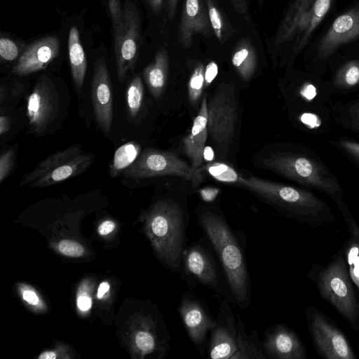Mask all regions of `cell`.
Here are the masks:
<instances>
[{"instance_id":"cell-48","label":"cell","mask_w":359,"mask_h":359,"mask_svg":"<svg viewBox=\"0 0 359 359\" xmlns=\"http://www.w3.org/2000/svg\"><path fill=\"white\" fill-rule=\"evenodd\" d=\"M57 355L55 353L47 351L45 353H43L39 356V359H55L56 358Z\"/></svg>"},{"instance_id":"cell-45","label":"cell","mask_w":359,"mask_h":359,"mask_svg":"<svg viewBox=\"0 0 359 359\" xmlns=\"http://www.w3.org/2000/svg\"><path fill=\"white\" fill-rule=\"evenodd\" d=\"M168 1V13L170 19L174 18L178 0H167Z\"/></svg>"},{"instance_id":"cell-18","label":"cell","mask_w":359,"mask_h":359,"mask_svg":"<svg viewBox=\"0 0 359 359\" xmlns=\"http://www.w3.org/2000/svg\"><path fill=\"white\" fill-rule=\"evenodd\" d=\"M58 39L48 36L31 43L25 50L13 66L12 72L18 76H26L41 71L58 55Z\"/></svg>"},{"instance_id":"cell-30","label":"cell","mask_w":359,"mask_h":359,"mask_svg":"<svg viewBox=\"0 0 359 359\" xmlns=\"http://www.w3.org/2000/svg\"><path fill=\"white\" fill-rule=\"evenodd\" d=\"M144 86L140 76H134L128 86L126 100L128 115L134 118L138 114L142 104Z\"/></svg>"},{"instance_id":"cell-35","label":"cell","mask_w":359,"mask_h":359,"mask_svg":"<svg viewBox=\"0 0 359 359\" xmlns=\"http://www.w3.org/2000/svg\"><path fill=\"white\" fill-rule=\"evenodd\" d=\"M208 14L211 27L219 40L222 38L223 21L217 6L212 0H206Z\"/></svg>"},{"instance_id":"cell-20","label":"cell","mask_w":359,"mask_h":359,"mask_svg":"<svg viewBox=\"0 0 359 359\" xmlns=\"http://www.w3.org/2000/svg\"><path fill=\"white\" fill-rule=\"evenodd\" d=\"M208 102L205 95L201 101L199 111L194 118L190 133L183 138L184 152L191 161V165L198 169L204 159L205 144L208 137Z\"/></svg>"},{"instance_id":"cell-7","label":"cell","mask_w":359,"mask_h":359,"mask_svg":"<svg viewBox=\"0 0 359 359\" xmlns=\"http://www.w3.org/2000/svg\"><path fill=\"white\" fill-rule=\"evenodd\" d=\"M350 278L344 258L339 257L320 272L317 283L323 298L355 328L359 309Z\"/></svg>"},{"instance_id":"cell-49","label":"cell","mask_w":359,"mask_h":359,"mask_svg":"<svg viewBox=\"0 0 359 359\" xmlns=\"http://www.w3.org/2000/svg\"><path fill=\"white\" fill-rule=\"evenodd\" d=\"M212 152V150H211V148L210 149L209 147H207L206 149H204V154H203V156H204V158L210 161L212 159V156H213V154H210Z\"/></svg>"},{"instance_id":"cell-44","label":"cell","mask_w":359,"mask_h":359,"mask_svg":"<svg viewBox=\"0 0 359 359\" xmlns=\"http://www.w3.org/2000/svg\"><path fill=\"white\" fill-rule=\"evenodd\" d=\"M10 129V122L7 116L1 115L0 116V135H3Z\"/></svg>"},{"instance_id":"cell-1","label":"cell","mask_w":359,"mask_h":359,"mask_svg":"<svg viewBox=\"0 0 359 359\" xmlns=\"http://www.w3.org/2000/svg\"><path fill=\"white\" fill-rule=\"evenodd\" d=\"M197 219L219 259L236 304L246 309L251 299L250 278L244 250L236 235L223 215L215 210H201Z\"/></svg>"},{"instance_id":"cell-24","label":"cell","mask_w":359,"mask_h":359,"mask_svg":"<svg viewBox=\"0 0 359 359\" xmlns=\"http://www.w3.org/2000/svg\"><path fill=\"white\" fill-rule=\"evenodd\" d=\"M237 318L236 351L232 359H266L262 344L257 332L252 330L250 334L246 332L244 323L238 314Z\"/></svg>"},{"instance_id":"cell-15","label":"cell","mask_w":359,"mask_h":359,"mask_svg":"<svg viewBox=\"0 0 359 359\" xmlns=\"http://www.w3.org/2000/svg\"><path fill=\"white\" fill-rule=\"evenodd\" d=\"M187 280L214 289L218 283V273L215 259L201 243H194L186 248L182 269ZM181 272V273H182Z\"/></svg>"},{"instance_id":"cell-39","label":"cell","mask_w":359,"mask_h":359,"mask_svg":"<svg viewBox=\"0 0 359 359\" xmlns=\"http://www.w3.org/2000/svg\"><path fill=\"white\" fill-rule=\"evenodd\" d=\"M217 74V65L214 62H210L205 68V87H208Z\"/></svg>"},{"instance_id":"cell-17","label":"cell","mask_w":359,"mask_h":359,"mask_svg":"<svg viewBox=\"0 0 359 359\" xmlns=\"http://www.w3.org/2000/svg\"><path fill=\"white\" fill-rule=\"evenodd\" d=\"M267 358L273 359H304L306 350L297 334L284 324L268 327L262 341Z\"/></svg>"},{"instance_id":"cell-38","label":"cell","mask_w":359,"mask_h":359,"mask_svg":"<svg viewBox=\"0 0 359 359\" xmlns=\"http://www.w3.org/2000/svg\"><path fill=\"white\" fill-rule=\"evenodd\" d=\"M18 48L13 40L3 37L0 39V55L2 59L13 60L18 57Z\"/></svg>"},{"instance_id":"cell-19","label":"cell","mask_w":359,"mask_h":359,"mask_svg":"<svg viewBox=\"0 0 359 359\" xmlns=\"http://www.w3.org/2000/svg\"><path fill=\"white\" fill-rule=\"evenodd\" d=\"M210 25L202 0H185L179 27V41L189 47L196 34L210 35Z\"/></svg>"},{"instance_id":"cell-34","label":"cell","mask_w":359,"mask_h":359,"mask_svg":"<svg viewBox=\"0 0 359 359\" xmlns=\"http://www.w3.org/2000/svg\"><path fill=\"white\" fill-rule=\"evenodd\" d=\"M207 170L213 177L222 182H238L239 177L233 168L224 163H216L208 165Z\"/></svg>"},{"instance_id":"cell-3","label":"cell","mask_w":359,"mask_h":359,"mask_svg":"<svg viewBox=\"0 0 359 359\" xmlns=\"http://www.w3.org/2000/svg\"><path fill=\"white\" fill-rule=\"evenodd\" d=\"M264 165L297 183L320 191L337 207L344 204L343 191L337 176L311 149L279 153L266 159Z\"/></svg>"},{"instance_id":"cell-36","label":"cell","mask_w":359,"mask_h":359,"mask_svg":"<svg viewBox=\"0 0 359 359\" xmlns=\"http://www.w3.org/2000/svg\"><path fill=\"white\" fill-rule=\"evenodd\" d=\"M15 150L9 149L1 154L0 156V183L8 177L11 173L15 162Z\"/></svg>"},{"instance_id":"cell-40","label":"cell","mask_w":359,"mask_h":359,"mask_svg":"<svg viewBox=\"0 0 359 359\" xmlns=\"http://www.w3.org/2000/svg\"><path fill=\"white\" fill-rule=\"evenodd\" d=\"M115 227V224L111 221H105L102 222L99 228H98V232L100 235H107L109 233H111Z\"/></svg>"},{"instance_id":"cell-31","label":"cell","mask_w":359,"mask_h":359,"mask_svg":"<svg viewBox=\"0 0 359 359\" xmlns=\"http://www.w3.org/2000/svg\"><path fill=\"white\" fill-rule=\"evenodd\" d=\"M346 256L351 279L359 291V236L351 237L346 249Z\"/></svg>"},{"instance_id":"cell-22","label":"cell","mask_w":359,"mask_h":359,"mask_svg":"<svg viewBox=\"0 0 359 359\" xmlns=\"http://www.w3.org/2000/svg\"><path fill=\"white\" fill-rule=\"evenodd\" d=\"M168 73V57L165 49L156 53L154 60L143 71L148 88L156 100H158L165 86Z\"/></svg>"},{"instance_id":"cell-33","label":"cell","mask_w":359,"mask_h":359,"mask_svg":"<svg viewBox=\"0 0 359 359\" xmlns=\"http://www.w3.org/2000/svg\"><path fill=\"white\" fill-rule=\"evenodd\" d=\"M334 144L359 168V142L346 137H340L334 141Z\"/></svg>"},{"instance_id":"cell-10","label":"cell","mask_w":359,"mask_h":359,"mask_svg":"<svg viewBox=\"0 0 359 359\" xmlns=\"http://www.w3.org/2000/svg\"><path fill=\"white\" fill-rule=\"evenodd\" d=\"M309 332L318 353L325 359H355L347 339L320 311L308 308Z\"/></svg>"},{"instance_id":"cell-27","label":"cell","mask_w":359,"mask_h":359,"mask_svg":"<svg viewBox=\"0 0 359 359\" xmlns=\"http://www.w3.org/2000/svg\"><path fill=\"white\" fill-rule=\"evenodd\" d=\"M231 62L241 77L245 81L249 80L257 66V57L252 46L243 41L233 55Z\"/></svg>"},{"instance_id":"cell-41","label":"cell","mask_w":359,"mask_h":359,"mask_svg":"<svg viewBox=\"0 0 359 359\" xmlns=\"http://www.w3.org/2000/svg\"><path fill=\"white\" fill-rule=\"evenodd\" d=\"M22 298L30 304L35 305L39 302V298L36 293L32 290H25L22 293Z\"/></svg>"},{"instance_id":"cell-42","label":"cell","mask_w":359,"mask_h":359,"mask_svg":"<svg viewBox=\"0 0 359 359\" xmlns=\"http://www.w3.org/2000/svg\"><path fill=\"white\" fill-rule=\"evenodd\" d=\"M78 306L82 311H86L91 306V300L87 295H81L78 299Z\"/></svg>"},{"instance_id":"cell-8","label":"cell","mask_w":359,"mask_h":359,"mask_svg":"<svg viewBox=\"0 0 359 359\" xmlns=\"http://www.w3.org/2000/svg\"><path fill=\"white\" fill-rule=\"evenodd\" d=\"M237 104L232 83H221L208 103V133L219 157L226 156L237 121Z\"/></svg>"},{"instance_id":"cell-6","label":"cell","mask_w":359,"mask_h":359,"mask_svg":"<svg viewBox=\"0 0 359 359\" xmlns=\"http://www.w3.org/2000/svg\"><path fill=\"white\" fill-rule=\"evenodd\" d=\"M94 161V156L81 146L72 145L57 151L41 161L25 175L20 185L43 187L54 185L86 172Z\"/></svg>"},{"instance_id":"cell-23","label":"cell","mask_w":359,"mask_h":359,"mask_svg":"<svg viewBox=\"0 0 359 359\" xmlns=\"http://www.w3.org/2000/svg\"><path fill=\"white\" fill-rule=\"evenodd\" d=\"M68 48L72 79L76 90L80 91L86 76L87 60L76 26H72L69 29Z\"/></svg>"},{"instance_id":"cell-47","label":"cell","mask_w":359,"mask_h":359,"mask_svg":"<svg viewBox=\"0 0 359 359\" xmlns=\"http://www.w3.org/2000/svg\"><path fill=\"white\" fill-rule=\"evenodd\" d=\"M109 289V285L107 282H102L97 290V297L98 299H101L103 295L107 292Z\"/></svg>"},{"instance_id":"cell-43","label":"cell","mask_w":359,"mask_h":359,"mask_svg":"<svg viewBox=\"0 0 359 359\" xmlns=\"http://www.w3.org/2000/svg\"><path fill=\"white\" fill-rule=\"evenodd\" d=\"M236 10L241 13L245 14L247 12L246 0H231Z\"/></svg>"},{"instance_id":"cell-13","label":"cell","mask_w":359,"mask_h":359,"mask_svg":"<svg viewBox=\"0 0 359 359\" xmlns=\"http://www.w3.org/2000/svg\"><path fill=\"white\" fill-rule=\"evenodd\" d=\"M237 318L229 303L221 302L208 341V353L212 359H232L236 351Z\"/></svg>"},{"instance_id":"cell-16","label":"cell","mask_w":359,"mask_h":359,"mask_svg":"<svg viewBox=\"0 0 359 359\" xmlns=\"http://www.w3.org/2000/svg\"><path fill=\"white\" fill-rule=\"evenodd\" d=\"M359 38V6L337 17L323 36L317 48L318 57L325 60L337 49Z\"/></svg>"},{"instance_id":"cell-4","label":"cell","mask_w":359,"mask_h":359,"mask_svg":"<svg viewBox=\"0 0 359 359\" xmlns=\"http://www.w3.org/2000/svg\"><path fill=\"white\" fill-rule=\"evenodd\" d=\"M149 219L160 258L170 271L181 273L188 224L184 208L175 200L163 199L154 205Z\"/></svg>"},{"instance_id":"cell-32","label":"cell","mask_w":359,"mask_h":359,"mask_svg":"<svg viewBox=\"0 0 359 359\" xmlns=\"http://www.w3.org/2000/svg\"><path fill=\"white\" fill-rule=\"evenodd\" d=\"M203 88H205V67L202 63H198L188 82V96L192 104L195 105L198 102Z\"/></svg>"},{"instance_id":"cell-14","label":"cell","mask_w":359,"mask_h":359,"mask_svg":"<svg viewBox=\"0 0 359 359\" xmlns=\"http://www.w3.org/2000/svg\"><path fill=\"white\" fill-rule=\"evenodd\" d=\"M90 94L95 120L104 133H109L113 121V88L104 57L95 63Z\"/></svg>"},{"instance_id":"cell-2","label":"cell","mask_w":359,"mask_h":359,"mask_svg":"<svg viewBox=\"0 0 359 359\" xmlns=\"http://www.w3.org/2000/svg\"><path fill=\"white\" fill-rule=\"evenodd\" d=\"M238 182L299 222L320 225L334 221V215L327 204L309 190L256 177L244 178L239 176Z\"/></svg>"},{"instance_id":"cell-26","label":"cell","mask_w":359,"mask_h":359,"mask_svg":"<svg viewBox=\"0 0 359 359\" xmlns=\"http://www.w3.org/2000/svg\"><path fill=\"white\" fill-rule=\"evenodd\" d=\"M331 114L334 124L359 133V96L346 102L333 101Z\"/></svg>"},{"instance_id":"cell-5","label":"cell","mask_w":359,"mask_h":359,"mask_svg":"<svg viewBox=\"0 0 359 359\" xmlns=\"http://www.w3.org/2000/svg\"><path fill=\"white\" fill-rule=\"evenodd\" d=\"M109 10L112 20L114 53L118 80L126 79L133 69L140 43V20L137 9L126 1L121 8L119 0H109Z\"/></svg>"},{"instance_id":"cell-12","label":"cell","mask_w":359,"mask_h":359,"mask_svg":"<svg viewBox=\"0 0 359 359\" xmlns=\"http://www.w3.org/2000/svg\"><path fill=\"white\" fill-rule=\"evenodd\" d=\"M178 311L189 339L199 353L203 355L215 319L204 304L189 292L182 294Z\"/></svg>"},{"instance_id":"cell-28","label":"cell","mask_w":359,"mask_h":359,"mask_svg":"<svg viewBox=\"0 0 359 359\" xmlns=\"http://www.w3.org/2000/svg\"><path fill=\"white\" fill-rule=\"evenodd\" d=\"M140 149V144L134 142H127L118 147L109 168L110 175L115 177L132 165L139 156Z\"/></svg>"},{"instance_id":"cell-46","label":"cell","mask_w":359,"mask_h":359,"mask_svg":"<svg viewBox=\"0 0 359 359\" xmlns=\"http://www.w3.org/2000/svg\"><path fill=\"white\" fill-rule=\"evenodd\" d=\"M149 5L152 11L155 13H158L161 11L163 0H149Z\"/></svg>"},{"instance_id":"cell-29","label":"cell","mask_w":359,"mask_h":359,"mask_svg":"<svg viewBox=\"0 0 359 359\" xmlns=\"http://www.w3.org/2000/svg\"><path fill=\"white\" fill-rule=\"evenodd\" d=\"M332 0H315L309 27L300 39L296 42L295 51L301 50L306 46L313 32L328 12Z\"/></svg>"},{"instance_id":"cell-37","label":"cell","mask_w":359,"mask_h":359,"mask_svg":"<svg viewBox=\"0 0 359 359\" xmlns=\"http://www.w3.org/2000/svg\"><path fill=\"white\" fill-rule=\"evenodd\" d=\"M58 249L62 254L72 257H79L84 253V248L81 244L70 240L60 241Z\"/></svg>"},{"instance_id":"cell-11","label":"cell","mask_w":359,"mask_h":359,"mask_svg":"<svg viewBox=\"0 0 359 359\" xmlns=\"http://www.w3.org/2000/svg\"><path fill=\"white\" fill-rule=\"evenodd\" d=\"M60 107L57 90L46 76L36 82L27 97V114L32 132L42 135L56 118Z\"/></svg>"},{"instance_id":"cell-25","label":"cell","mask_w":359,"mask_h":359,"mask_svg":"<svg viewBox=\"0 0 359 359\" xmlns=\"http://www.w3.org/2000/svg\"><path fill=\"white\" fill-rule=\"evenodd\" d=\"M328 83L334 95L358 90L359 60H350L339 66Z\"/></svg>"},{"instance_id":"cell-21","label":"cell","mask_w":359,"mask_h":359,"mask_svg":"<svg viewBox=\"0 0 359 359\" xmlns=\"http://www.w3.org/2000/svg\"><path fill=\"white\" fill-rule=\"evenodd\" d=\"M315 0H294L278 32L276 41L282 43L297 36V41L306 32Z\"/></svg>"},{"instance_id":"cell-9","label":"cell","mask_w":359,"mask_h":359,"mask_svg":"<svg viewBox=\"0 0 359 359\" xmlns=\"http://www.w3.org/2000/svg\"><path fill=\"white\" fill-rule=\"evenodd\" d=\"M128 178L144 179L162 175H175L191 180L197 186L203 176L198 169L170 152L147 149L140 154L135 162L120 174Z\"/></svg>"}]
</instances>
